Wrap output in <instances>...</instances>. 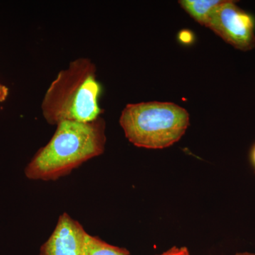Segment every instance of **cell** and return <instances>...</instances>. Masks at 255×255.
Masks as SVG:
<instances>
[{
	"instance_id": "obj_1",
	"label": "cell",
	"mask_w": 255,
	"mask_h": 255,
	"mask_svg": "<svg viewBox=\"0 0 255 255\" xmlns=\"http://www.w3.org/2000/svg\"><path fill=\"white\" fill-rule=\"evenodd\" d=\"M106 124L102 116L87 123L63 122L50 141L36 152L25 169L33 180H56L105 151Z\"/></svg>"
},
{
	"instance_id": "obj_2",
	"label": "cell",
	"mask_w": 255,
	"mask_h": 255,
	"mask_svg": "<svg viewBox=\"0 0 255 255\" xmlns=\"http://www.w3.org/2000/svg\"><path fill=\"white\" fill-rule=\"evenodd\" d=\"M101 92L95 64L86 58L74 60L59 72L45 93L43 118L55 126L63 122L95 121L102 113L99 105Z\"/></svg>"
},
{
	"instance_id": "obj_3",
	"label": "cell",
	"mask_w": 255,
	"mask_h": 255,
	"mask_svg": "<svg viewBox=\"0 0 255 255\" xmlns=\"http://www.w3.org/2000/svg\"><path fill=\"white\" fill-rule=\"evenodd\" d=\"M119 122L126 137L134 145L162 149L173 145L185 133L189 115L175 104L142 102L128 105Z\"/></svg>"
},
{
	"instance_id": "obj_4",
	"label": "cell",
	"mask_w": 255,
	"mask_h": 255,
	"mask_svg": "<svg viewBox=\"0 0 255 255\" xmlns=\"http://www.w3.org/2000/svg\"><path fill=\"white\" fill-rule=\"evenodd\" d=\"M235 2L223 1L218 5L206 26L236 49L248 51L255 47V20Z\"/></svg>"
},
{
	"instance_id": "obj_5",
	"label": "cell",
	"mask_w": 255,
	"mask_h": 255,
	"mask_svg": "<svg viewBox=\"0 0 255 255\" xmlns=\"http://www.w3.org/2000/svg\"><path fill=\"white\" fill-rule=\"evenodd\" d=\"M86 234L81 225L65 213L38 255H81Z\"/></svg>"
},
{
	"instance_id": "obj_6",
	"label": "cell",
	"mask_w": 255,
	"mask_h": 255,
	"mask_svg": "<svg viewBox=\"0 0 255 255\" xmlns=\"http://www.w3.org/2000/svg\"><path fill=\"white\" fill-rule=\"evenodd\" d=\"M183 9L198 23L206 26L215 8L221 4V0H182L179 1Z\"/></svg>"
},
{
	"instance_id": "obj_7",
	"label": "cell",
	"mask_w": 255,
	"mask_h": 255,
	"mask_svg": "<svg viewBox=\"0 0 255 255\" xmlns=\"http://www.w3.org/2000/svg\"><path fill=\"white\" fill-rule=\"evenodd\" d=\"M81 255H129V253L127 250L111 246L87 233Z\"/></svg>"
},
{
	"instance_id": "obj_8",
	"label": "cell",
	"mask_w": 255,
	"mask_h": 255,
	"mask_svg": "<svg viewBox=\"0 0 255 255\" xmlns=\"http://www.w3.org/2000/svg\"><path fill=\"white\" fill-rule=\"evenodd\" d=\"M179 39L182 43L188 44V43H191L193 41L194 36H193V33L190 31L183 30V31L179 32Z\"/></svg>"
},
{
	"instance_id": "obj_9",
	"label": "cell",
	"mask_w": 255,
	"mask_h": 255,
	"mask_svg": "<svg viewBox=\"0 0 255 255\" xmlns=\"http://www.w3.org/2000/svg\"><path fill=\"white\" fill-rule=\"evenodd\" d=\"M159 255H190L188 251L187 248H177L174 247L172 249L169 250L168 251L165 252L163 254Z\"/></svg>"
},
{
	"instance_id": "obj_10",
	"label": "cell",
	"mask_w": 255,
	"mask_h": 255,
	"mask_svg": "<svg viewBox=\"0 0 255 255\" xmlns=\"http://www.w3.org/2000/svg\"><path fill=\"white\" fill-rule=\"evenodd\" d=\"M9 95V89L0 83V103L4 102Z\"/></svg>"
},
{
	"instance_id": "obj_11",
	"label": "cell",
	"mask_w": 255,
	"mask_h": 255,
	"mask_svg": "<svg viewBox=\"0 0 255 255\" xmlns=\"http://www.w3.org/2000/svg\"><path fill=\"white\" fill-rule=\"evenodd\" d=\"M252 158H253V162H254L255 165V145L254 148H253V152H252Z\"/></svg>"
},
{
	"instance_id": "obj_12",
	"label": "cell",
	"mask_w": 255,
	"mask_h": 255,
	"mask_svg": "<svg viewBox=\"0 0 255 255\" xmlns=\"http://www.w3.org/2000/svg\"><path fill=\"white\" fill-rule=\"evenodd\" d=\"M236 255H255L251 254V253H241V254H237Z\"/></svg>"
}]
</instances>
